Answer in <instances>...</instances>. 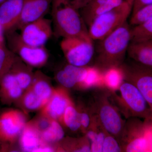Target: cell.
<instances>
[{
	"label": "cell",
	"mask_w": 152,
	"mask_h": 152,
	"mask_svg": "<svg viewBox=\"0 0 152 152\" xmlns=\"http://www.w3.org/2000/svg\"><path fill=\"white\" fill-rule=\"evenodd\" d=\"M62 120L66 126L71 131L76 132L81 128L80 113L72 104L67 107Z\"/></svg>",
	"instance_id": "obj_25"
},
{
	"label": "cell",
	"mask_w": 152,
	"mask_h": 152,
	"mask_svg": "<svg viewBox=\"0 0 152 152\" xmlns=\"http://www.w3.org/2000/svg\"><path fill=\"white\" fill-rule=\"evenodd\" d=\"M24 0H6L0 4V25L5 33L15 31L23 11Z\"/></svg>",
	"instance_id": "obj_12"
},
{
	"label": "cell",
	"mask_w": 152,
	"mask_h": 152,
	"mask_svg": "<svg viewBox=\"0 0 152 152\" xmlns=\"http://www.w3.org/2000/svg\"><path fill=\"white\" fill-rule=\"evenodd\" d=\"M26 125V117L21 112L10 109L3 112L0 114V141L13 142Z\"/></svg>",
	"instance_id": "obj_11"
},
{
	"label": "cell",
	"mask_w": 152,
	"mask_h": 152,
	"mask_svg": "<svg viewBox=\"0 0 152 152\" xmlns=\"http://www.w3.org/2000/svg\"><path fill=\"white\" fill-rule=\"evenodd\" d=\"M100 90L94 93V109L95 115L105 131L119 141L126 122L111 100L110 91Z\"/></svg>",
	"instance_id": "obj_4"
},
{
	"label": "cell",
	"mask_w": 152,
	"mask_h": 152,
	"mask_svg": "<svg viewBox=\"0 0 152 152\" xmlns=\"http://www.w3.org/2000/svg\"><path fill=\"white\" fill-rule=\"evenodd\" d=\"M61 48L68 64L79 67H86L94 56L93 40L89 36L63 38Z\"/></svg>",
	"instance_id": "obj_8"
},
{
	"label": "cell",
	"mask_w": 152,
	"mask_h": 152,
	"mask_svg": "<svg viewBox=\"0 0 152 152\" xmlns=\"http://www.w3.org/2000/svg\"><path fill=\"white\" fill-rule=\"evenodd\" d=\"M63 69L70 76L77 85L81 86L86 77L87 66H77L68 64Z\"/></svg>",
	"instance_id": "obj_29"
},
{
	"label": "cell",
	"mask_w": 152,
	"mask_h": 152,
	"mask_svg": "<svg viewBox=\"0 0 152 152\" xmlns=\"http://www.w3.org/2000/svg\"><path fill=\"white\" fill-rule=\"evenodd\" d=\"M152 18V3L144 6L134 13L132 14L130 23L134 26L144 23Z\"/></svg>",
	"instance_id": "obj_28"
},
{
	"label": "cell",
	"mask_w": 152,
	"mask_h": 152,
	"mask_svg": "<svg viewBox=\"0 0 152 152\" xmlns=\"http://www.w3.org/2000/svg\"><path fill=\"white\" fill-rule=\"evenodd\" d=\"M6 0H0V4H1L3 2H4Z\"/></svg>",
	"instance_id": "obj_36"
},
{
	"label": "cell",
	"mask_w": 152,
	"mask_h": 152,
	"mask_svg": "<svg viewBox=\"0 0 152 152\" xmlns=\"http://www.w3.org/2000/svg\"><path fill=\"white\" fill-rule=\"evenodd\" d=\"M124 0H91L81 9L85 23L89 26L96 18L120 5Z\"/></svg>",
	"instance_id": "obj_15"
},
{
	"label": "cell",
	"mask_w": 152,
	"mask_h": 152,
	"mask_svg": "<svg viewBox=\"0 0 152 152\" xmlns=\"http://www.w3.org/2000/svg\"><path fill=\"white\" fill-rule=\"evenodd\" d=\"M124 80L137 88L152 112V68L135 62L123 63L120 66Z\"/></svg>",
	"instance_id": "obj_9"
},
{
	"label": "cell",
	"mask_w": 152,
	"mask_h": 152,
	"mask_svg": "<svg viewBox=\"0 0 152 152\" xmlns=\"http://www.w3.org/2000/svg\"><path fill=\"white\" fill-rule=\"evenodd\" d=\"M107 134L96 115L93 117L89 127L86 130V137L90 142L91 152H102L104 140Z\"/></svg>",
	"instance_id": "obj_19"
},
{
	"label": "cell",
	"mask_w": 152,
	"mask_h": 152,
	"mask_svg": "<svg viewBox=\"0 0 152 152\" xmlns=\"http://www.w3.org/2000/svg\"><path fill=\"white\" fill-rule=\"evenodd\" d=\"M71 104L70 99L65 91L54 90L50 99L43 107L44 115L52 120H62L66 108Z\"/></svg>",
	"instance_id": "obj_14"
},
{
	"label": "cell",
	"mask_w": 152,
	"mask_h": 152,
	"mask_svg": "<svg viewBox=\"0 0 152 152\" xmlns=\"http://www.w3.org/2000/svg\"><path fill=\"white\" fill-rule=\"evenodd\" d=\"M56 77L57 81L63 86L67 88H70L77 85L75 82L66 72L63 68L57 72Z\"/></svg>",
	"instance_id": "obj_31"
},
{
	"label": "cell",
	"mask_w": 152,
	"mask_h": 152,
	"mask_svg": "<svg viewBox=\"0 0 152 152\" xmlns=\"http://www.w3.org/2000/svg\"><path fill=\"white\" fill-rule=\"evenodd\" d=\"M31 86V89L40 98L45 106L50 99L54 91L46 78L40 72H37L34 74Z\"/></svg>",
	"instance_id": "obj_20"
},
{
	"label": "cell",
	"mask_w": 152,
	"mask_h": 152,
	"mask_svg": "<svg viewBox=\"0 0 152 152\" xmlns=\"http://www.w3.org/2000/svg\"><path fill=\"white\" fill-rule=\"evenodd\" d=\"M21 39L34 47H44L53 34L52 22L44 18L25 25L20 28Z\"/></svg>",
	"instance_id": "obj_10"
},
{
	"label": "cell",
	"mask_w": 152,
	"mask_h": 152,
	"mask_svg": "<svg viewBox=\"0 0 152 152\" xmlns=\"http://www.w3.org/2000/svg\"><path fill=\"white\" fill-rule=\"evenodd\" d=\"M131 38V29L126 22L101 40L95 66L102 72L120 66L124 62Z\"/></svg>",
	"instance_id": "obj_1"
},
{
	"label": "cell",
	"mask_w": 152,
	"mask_h": 152,
	"mask_svg": "<svg viewBox=\"0 0 152 152\" xmlns=\"http://www.w3.org/2000/svg\"><path fill=\"white\" fill-rule=\"evenodd\" d=\"M78 10L67 0H53L52 19L57 36L64 38L89 36L86 25Z\"/></svg>",
	"instance_id": "obj_2"
},
{
	"label": "cell",
	"mask_w": 152,
	"mask_h": 152,
	"mask_svg": "<svg viewBox=\"0 0 152 152\" xmlns=\"http://www.w3.org/2000/svg\"><path fill=\"white\" fill-rule=\"evenodd\" d=\"M122 151L119 142L116 138L107 134L103 145V152H119Z\"/></svg>",
	"instance_id": "obj_30"
},
{
	"label": "cell",
	"mask_w": 152,
	"mask_h": 152,
	"mask_svg": "<svg viewBox=\"0 0 152 152\" xmlns=\"http://www.w3.org/2000/svg\"><path fill=\"white\" fill-rule=\"evenodd\" d=\"M22 100L24 107L30 110H37L45 106L42 100L31 89L25 94Z\"/></svg>",
	"instance_id": "obj_27"
},
{
	"label": "cell",
	"mask_w": 152,
	"mask_h": 152,
	"mask_svg": "<svg viewBox=\"0 0 152 152\" xmlns=\"http://www.w3.org/2000/svg\"><path fill=\"white\" fill-rule=\"evenodd\" d=\"M103 72L105 86L111 91L118 90L124 80L122 72L120 67L110 68Z\"/></svg>",
	"instance_id": "obj_21"
},
{
	"label": "cell",
	"mask_w": 152,
	"mask_h": 152,
	"mask_svg": "<svg viewBox=\"0 0 152 152\" xmlns=\"http://www.w3.org/2000/svg\"><path fill=\"white\" fill-rule=\"evenodd\" d=\"M23 90L10 69L0 80V99L3 103L11 104L20 99Z\"/></svg>",
	"instance_id": "obj_16"
},
{
	"label": "cell",
	"mask_w": 152,
	"mask_h": 152,
	"mask_svg": "<svg viewBox=\"0 0 152 152\" xmlns=\"http://www.w3.org/2000/svg\"><path fill=\"white\" fill-rule=\"evenodd\" d=\"M20 137V146L24 151L34 152L43 145L40 133L34 124H26Z\"/></svg>",
	"instance_id": "obj_18"
},
{
	"label": "cell",
	"mask_w": 152,
	"mask_h": 152,
	"mask_svg": "<svg viewBox=\"0 0 152 152\" xmlns=\"http://www.w3.org/2000/svg\"><path fill=\"white\" fill-rule=\"evenodd\" d=\"M53 151V149L50 147L45 145H42L39 148L36 149L34 152H52Z\"/></svg>",
	"instance_id": "obj_35"
},
{
	"label": "cell",
	"mask_w": 152,
	"mask_h": 152,
	"mask_svg": "<svg viewBox=\"0 0 152 152\" xmlns=\"http://www.w3.org/2000/svg\"><path fill=\"white\" fill-rule=\"evenodd\" d=\"M70 4L77 10H81L91 0H67Z\"/></svg>",
	"instance_id": "obj_34"
},
{
	"label": "cell",
	"mask_w": 152,
	"mask_h": 152,
	"mask_svg": "<svg viewBox=\"0 0 152 152\" xmlns=\"http://www.w3.org/2000/svg\"><path fill=\"white\" fill-rule=\"evenodd\" d=\"M40 134L43 141L53 142L61 140L64 136V132L56 120H52L48 127L41 133Z\"/></svg>",
	"instance_id": "obj_24"
},
{
	"label": "cell",
	"mask_w": 152,
	"mask_h": 152,
	"mask_svg": "<svg viewBox=\"0 0 152 152\" xmlns=\"http://www.w3.org/2000/svg\"><path fill=\"white\" fill-rule=\"evenodd\" d=\"M52 1L53 0H24L21 16L15 31L26 24L44 18Z\"/></svg>",
	"instance_id": "obj_13"
},
{
	"label": "cell",
	"mask_w": 152,
	"mask_h": 152,
	"mask_svg": "<svg viewBox=\"0 0 152 152\" xmlns=\"http://www.w3.org/2000/svg\"><path fill=\"white\" fill-rule=\"evenodd\" d=\"M131 42L152 39V18L131 29Z\"/></svg>",
	"instance_id": "obj_22"
},
{
	"label": "cell",
	"mask_w": 152,
	"mask_h": 152,
	"mask_svg": "<svg viewBox=\"0 0 152 152\" xmlns=\"http://www.w3.org/2000/svg\"><path fill=\"white\" fill-rule=\"evenodd\" d=\"M102 84H104L103 72L96 67L87 66L86 77L81 86L89 88Z\"/></svg>",
	"instance_id": "obj_26"
},
{
	"label": "cell",
	"mask_w": 152,
	"mask_h": 152,
	"mask_svg": "<svg viewBox=\"0 0 152 152\" xmlns=\"http://www.w3.org/2000/svg\"><path fill=\"white\" fill-rule=\"evenodd\" d=\"M133 7L124 1L120 5L96 18L88 29L93 40L103 39L126 22Z\"/></svg>",
	"instance_id": "obj_6"
},
{
	"label": "cell",
	"mask_w": 152,
	"mask_h": 152,
	"mask_svg": "<svg viewBox=\"0 0 152 152\" xmlns=\"http://www.w3.org/2000/svg\"><path fill=\"white\" fill-rule=\"evenodd\" d=\"M127 53L129 57L134 61L152 68V39L131 42Z\"/></svg>",
	"instance_id": "obj_17"
},
{
	"label": "cell",
	"mask_w": 152,
	"mask_h": 152,
	"mask_svg": "<svg viewBox=\"0 0 152 152\" xmlns=\"http://www.w3.org/2000/svg\"><path fill=\"white\" fill-rule=\"evenodd\" d=\"M80 120L81 128L83 130L88 129L92 121V118L89 114L86 113H80Z\"/></svg>",
	"instance_id": "obj_32"
},
{
	"label": "cell",
	"mask_w": 152,
	"mask_h": 152,
	"mask_svg": "<svg viewBox=\"0 0 152 152\" xmlns=\"http://www.w3.org/2000/svg\"><path fill=\"white\" fill-rule=\"evenodd\" d=\"M9 49L25 63L31 67H41L46 64L48 52L44 47H34L26 43L16 31L5 33Z\"/></svg>",
	"instance_id": "obj_7"
},
{
	"label": "cell",
	"mask_w": 152,
	"mask_h": 152,
	"mask_svg": "<svg viewBox=\"0 0 152 152\" xmlns=\"http://www.w3.org/2000/svg\"><path fill=\"white\" fill-rule=\"evenodd\" d=\"M128 120L119 140L122 151H151L152 129L151 122H142L137 118H130Z\"/></svg>",
	"instance_id": "obj_5"
},
{
	"label": "cell",
	"mask_w": 152,
	"mask_h": 152,
	"mask_svg": "<svg viewBox=\"0 0 152 152\" xmlns=\"http://www.w3.org/2000/svg\"><path fill=\"white\" fill-rule=\"evenodd\" d=\"M16 57L6 43H0V80L8 72Z\"/></svg>",
	"instance_id": "obj_23"
},
{
	"label": "cell",
	"mask_w": 152,
	"mask_h": 152,
	"mask_svg": "<svg viewBox=\"0 0 152 152\" xmlns=\"http://www.w3.org/2000/svg\"><path fill=\"white\" fill-rule=\"evenodd\" d=\"M117 90L118 95L115 91H110V99L126 118H140L148 121H152V112L149 106L137 87L123 80Z\"/></svg>",
	"instance_id": "obj_3"
},
{
	"label": "cell",
	"mask_w": 152,
	"mask_h": 152,
	"mask_svg": "<svg viewBox=\"0 0 152 152\" xmlns=\"http://www.w3.org/2000/svg\"><path fill=\"white\" fill-rule=\"evenodd\" d=\"M152 3V0H135L133 6L132 14L134 13L144 6Z\"/></svg>",
	"instance_id": "obj_33"
}]
</instances>
